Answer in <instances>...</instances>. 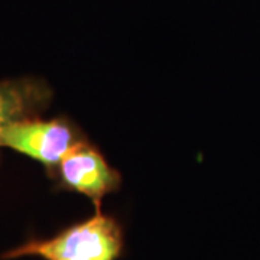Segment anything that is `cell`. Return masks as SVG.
I'll return each instance as SVG.
<instances>
[{
    "instance_id": "6da1fadb",
    "label": "cell",
    "mask_w": 260,
    "mask_h": 260,
    "mask_svg": "<svg viewBox=\"0 0 260 260\" xmlns=\"http://www.w3.org/2000/svg\"><path fill=\"white\" fill-rule=\"evenodd\" d=\"M124 247L120 223L103 211L71 224L49 239H30L0 256L3 260H119Z\"/></svg>"
},
{
    "instance_id": "7a4b0ae2",
    "label": "cell",
    "mask_w": 260,
    "mask_h": 260,
    "mask_svg": "<svg viewBox=\"0 0 260 260\" xmlns=\"http://www.w3.org/2000/svg\"><path fill=\"white\" fill-rule=\"evenodd\" d=\"M81 140L83 133L67 119L26 117L13 121L2 132L0 146L13 149L55 171L65 155Z\"/></svg>"
},
{
    "instance_id": "3957f363",
    "label": "cell",
    "mask_w": 260,
    "mask_h": 260,
    "mask_svg": "<svg viewBox=\"0 0 260 260\" xmlns=\"http://www.w3.org/2000/svg\"><path fill=\"white\" fill-rule=\"evenodd\" d=\"M54 172L59 188L87 197L95 211H102L103 200L121 185L120 172L85 139L65 155Z\"/></svg>"
},
{
    "instance_id": "277c9868",
    "label": "cell",
    "mask_w": 260,
    "mask_h": 260,
    "mask_svg": "<svg viewBox=\"0 0 260 260\" xmlns=\"http://www.w3.org/2000/svg\"><path fill=\"white\" fill-rule=\"evenodd\" d=\"M49 99L47 87L28 80L0 81V135L13 121L30 117Z\"/></svg>"
}]
</instances>
